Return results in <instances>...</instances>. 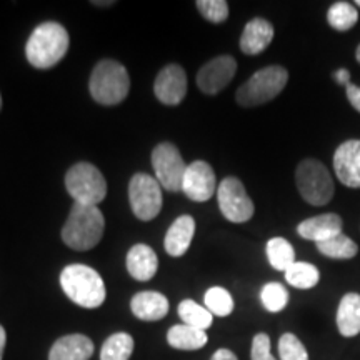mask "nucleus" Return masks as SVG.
Listing matches in <instances>:
<instances>
[{
    "mask_svg": "<svg viewBox=\"0 0 360 360\" xmlns=\"http://www.w3.org/2000/svg\"><path fill=\"white\" fill-rule=\"evenodd\" d=\"M69 32L58 22H44L35 27L25 45V56L35 69H51L69 51Z\"/></svg>",
    "mask_w": 360,
    "mask_h": 360,
    "instance_id": "obj_1",
    "label": "nucleus"
},
{
    "mask_svg": "<svg viewBox=\"0 0 360 360\" xmlns=\"http://www.w3.org/2000/svg\"><path fill=\"white\" fill-rule=\"evenodd\" d=\"M103 229H105V219L98 207L74 202L62 229V240L74 250H90L102 240Z\"/></svg>",
    "mask_w": 360,
    "mask_h": 360,
    "instance_id": "obj_2",
    "label": "nucleus"
},
{
    "mask_svg": "<svg viewBox=\"0 0 360 360\" xmlns=\"http://www.w3.org/2000/svg\"><path fill=\"white\" fill-rule=\"evenodd\" d=\"M60 285L72 302L80 307L97 309L105 300V283L89 265H67L60 274Z\"/></svg>",
    "mask_w": 360,
    "mask_h": 360,
    "instance_id": "obj_3",
    "label": "nucleus"
},
{
    "mask_svg": "<svg viewBox=\"0 0 360 360\" xmlns=\"http://www.w3.org/2000/svg\"><path fill=\"white\" fill-rule=\"evenodd\" d=\"M89 89L96 102L102 105H117L129 96V72L120 62L105 58L94 67Z\"/></svg>",
    "mask_w": 360,
    "mask_h": 360,
    "instance_id": "obj_4",
    "label": "nucleus"
},
{
    "mask_svg": "<svg viewBox=\"0 0 360 360\" xmlns=\"http://www.w3.org/2000/svg\"><path fill=\"white\" fill-rule=\"evenodd\" d=\"M289 72L281 65H269L255 72L238 87L236 101L242 107H257L274 101L285 89Z\"/></svg>",
    "mask_w": 360,
    "mask_h": 360,
    "instance_id": "obj_5",
    "label": "nucleus"
},
{
    "mask_svg": "<svg viewBox=\"0 0 360 360\" xmlns=\"http://www.w3.org/2000/svg\"><path fill=\"white\" fill-rule=\"evenodd\" d=\"M65 188L75 204L98 205L107 195V182L101 170L89 162H79L65 174Z\"/></svg>",
    "mask_w": 360,
    "mask_h": 360,
    "instance_id": "obj_6",
    "label": "nucleus"
},
{
    "mask_svg": "<svg viewBox=\"0 0 360 360\" xmlns=\"http://www.w3.org/2000/svg\"><path fill=\"white\" fill-rule=\"evenodd\" d=\"M295 184L302 199L310 205H326L332 200L335 192L334 180L322 162L305 159L299 164L295 172Z\"/></svg>",
    "mask_w": 360,
    "mask_h": 360,
    "instance_id": "obj_7",
    "label": "nucleus"
},
{
    "mask_svg": "<svg viewBox=\"0 0 360 360\" xmlns=\"http://www.w3.org/2000/svg\"><path fill=\"white\" fill-rule=\"evenodd\" d=\"M129 200L132 212L139 220L148 222L160 214L162 187L148 174H135L129 184Z\"/></svg>",
    "mask_w": 360,
    "mask_h": 360,
    "instance_id": "obj_8",
    "label": "nucleus"
},
{
    "mask_svg": "<svg viewBox=\"0 0 360 360\" xmlns=\"http://www.w3.org/2000/svg\"><path fill=\"white\" fill-rule=\"evenodd\" d=\"M152 167L155 170L157 182L169 192L182 191L187 165L179 148L170 142H162L152 152Z\"/></svg>",
    "mask_w": 360,
    "mask_h": 360,
    "instance_id": "obj_9",
    "label": "nucleus"
},
{
    "mask_svg": "<svg viewBox=\"0 0 360 360\" xmlns=\"http://www.w3.org/2000/svg\"><path fill=\"white\" fill-rule=\"evenodd\" d=\"M220 212L229 222L244 224L255 212L254 202L247 193L244 184L237 177H225L217 187Z\"/></svg>",
    "mask_w": 360,
    "mask_h": 360,
    "instance_id": "obj_10",
    "label": "nucleus"
},
{
    "mask_svg": "<svg viewBox=\"0 0 360 360\" xmlns=\"http://www.w3.org/2000/svg\"><path fill=\"white\" fill-rule=\"evenodd\" d=\"M237 62L231 56H220L209 60L197 74V85L207 96H215L232 82Z\"/></svg>",
    "mask_w": 360,
    "mask_h": 360,
    "instance_id": "obj_11",
    "label": "nucleus"
},
{
    "mask_svg": "<svg viewBox=\"0 0 360 360\" xmlns=\"http://www.w3.org/2000/svg\"><path fill=\"white\" fill-rule=\"evenodd\" d=\"M217 191V179L214 169L204 160H195L187 165L182 192L193 202H207Z\"/></svg>",
    "mask_w": 360,
    "mask_h": 360,
    "instance_id": "obj_12",
    "label": "nucleus"
},
{
    "mask_svg": "<svg viewBox=\"0 0 360 360\" xmlns=\"http://www.w3.org/2000/svg\"><path fill=\"white\" fill-rule=\"evenodd\" d=\"M155 97L165 105H179L187 94V74L177 64H169L159 72L154 82Z\"/></svg>",
    "mask_w": 360,
    "mask_h": 360,
    "instance_id": "obj_13",
    "label": "nucleus"
},
{
    "mask_svg": "<svg viewBox=\"0 0 360 360\" xmlns=\"http://www.w3.org/2000/svg\"><path fill=\"white\" fill-rule=\"evenodd\" d=\"M337 179L350 188H360V141L344 142L334 154Z\"/></svg>",
    "mask_w": 360,
    "mask_h": 360,
    "instance_id": "obj_14",
    "label": "nucleus"
},
{
    "mask_svg": "<svg viewBox=\"0 0 360 360\" xmlns=\"http://www.w3.org/2000/svg\"><path fill=\"white\" fill-rule=\"evenodd\" d=\"M342 227H344V224H342L340 215L322 214L302 220L297 225V233L300 237L307 238V240H314L315 244H319V242L339 236V233H342Z\"/></svg>",
    "mask_w": 360,
    "mask_h": 360,
    "instance_id": "obj_15",
    "label": "nucleus"
},
{
    "mask_svg": "<svg viewBox=\"0 0 360 360\" xmlns=\"http://www.w3.org/2000/svg\"><path fill=\"white\" fill-rule=\"evenodd\" d=\"M130 309H132L135 317L141 319V321L154 322L160 321V319H164L169 314V300L160 292H139V294L132 297Z\"/></svg>",
    "mask_w": 360,
    "mask_h": 360,
    "instance_id": "obj_16",
    "label": "nucleus"
},
{
    "mask_svg": "<svg viewBox=\"0 0 360 360\" xmlns=\"http://www.w3.org/2000/svg\"><path fill=\"white\" fill-rule=\"evenodd\" d=\"M274 39V25L265 19L247 22L240 37V51L245 56H257L269 47Z\"/></svg>",
    "mask_w": 360,
    "mask_h": 360,
    "instance_id": "obj_17",
    "label": "nucleus"
},
{
    "mask_svg": "<svg viewBox=\"0 0 360 360\" xmlns=\"http://www.w3.org/2000/svg\"><path fill=\"white\" fill-rule=\"evenodd\" d=\"M94 354V344L89 337L72 334L60 337L52 345L49 360H89Z\"/></svg>",
    "mask_w": 360,
    "mask_h": 360,
    "instance_id": "obj_18",
    "label": "nucleus"
},
{
    "mask_svg": "<svg viewBox=\"0 0 360 360\" xmlns=\"http://www.w3.org/2000/svg\"><path fill=\"white\" fill-rule=\"evenodd\" d=\"M195 233V220L191 215H182L170 225V229L165 233L164 247L165 252L172 257H182L191 247V242Z\"/></svg>",
    "mask_w": 360,
    "mask_h": 360,
    "instance_id": "obj_19",
    "label": "nucleus"
},
{
    "mask_svg": "<svg viewBox=\"0 0 360 360\" xmlns=\"http://www.w3.org/2000/svg\"><path fill=\"white\" fill-rule=\"evenodd\" d=\"M157 269H159V259H157V254L152 250V247L137 244L129 250L127 270L135 281H150L157 274Z\"/></svg>",
    "mask_w": 360,
    "mask_h": 360,
    "instance_id": "obj_20",
    "label": "nucleus"
},
{
    "mask_svg": "<svg viewBox=\"0 0 360 360\" xmlns=\"http://www.w3.org/2000/svg\"><path fill=\"white\" fill-rule=\"evenodd\" d=\"M337 327L344 337H355L360 332V295L355 292L342 297L337 309Z\"/></svg>",
    "mask_w": 360,
    "mask_h": 360,
    "instance_id": "obj_21",
    "label": "nucleus"
},
{
    "mask_svg": "<svg viewBox=\"0 0 360 360\" xmlns=\"http://www.w3.org/2000/svg\"><path fill=\"white\" fill-rule=\"evenodd\" d=\"M167 342L169 345L179 350H199L207 344V334L200 328L180 323L169 328Z\"/></svg>",
    "mask_w": 360,
    "mask_h": 360,
    "instance_id": "obj_22",
    "label": "nucleus"
},
{
    "mask_svg": "<svg viewBox=\"0 0 360 360\" xmlns=\"http://www.w3.org/2000/svg\"><path fill=\"white\" fill-rule=\"evenodd\" d=\"M317 249L322 255H326L328 259H337V260H347L357 255L359 247L352 238L345 236V233H339V236L328 238V240L319 242Z\"/></svg>",
    "mask_w": 360,
    "mask_h": 360,
    "instance_id": "obj_23",
    "label": "nucleus"
},
{
    "mask_svg": "<svg viewBox=\"0 0 360 360\" xmlns=\"http://www.w3.org/2000/svg\"><path fill=\"white\" fill-rule=\"evenodd\" d=\"M267 259L276 270L285 272L290 265L295 264V250L289 240L282 237H274L267 242Z\"/></svg>",
    "mask_w": 360,
    "mask_h": 360,
    "instance_id": "obj_24",
    "label": "nucleus"
},
{
    "mask_svg": "<svg viewBox=\"0 0 360 360\" xmlns=\"http://www.w3.org/2000/svg\"><path fill=\"white\" fill-rule=\"evenodd\" d=\"M285 281L295 289H312L321 281V272L309 262H295L285 270Z\"/></svg>",
    "mask_w": 360,
    "mask_h": 360,
    "instance_id": "obj_25",
    "label": "nucleus"
},
{
    "mask_svg": "<svg viewBox=\"0 0 360 360\" xmlns=\"http://www.w3.org/2000/svg\"><path fill=\"white\" fill-rule=\"evenodd\" d=\"M359 12L350 2H335L328 7L327 22L337 32H347L357 24Z\"/></svg>",
    "mask_w": 360,
    "mask_h": 360,
    "instance_id": "obj_26",
    "label": "nucleus"
},
{
    "mask_svg": "<svg viewBox=\"0 0 360 360\" xmlns=\"http://www.w3.org/2000/svg\"><path fill=\"white\" fill-rule=\"evenodd\" d=\"M134 352L132 335L119 332L110 335L102 345L101 360H129Z\"/></svg>",
    "mask_w": 360,
    "mask_h": 360,
    "instance_id": "obj_27",
    "label": "nucleus"
},
{
    "mask_svg": "<svg viewBox=\"0 0 360 360\" xmlns=\"http://www.w3.org/2000/svg\"><path fill=\"white\" fill-rule=\"evenodd\" d=\"M179 317L182 319V323L200 328V330L209 328L214 321V315L209 310L188 299L179 304Z\"/></svg>",
    "mask_w": 360,
    "mask_h": 360,
    "instance_id": "obj_28",
    "label": "nucleus"
},
{
    "mask_svg": "<svg viewBox=\"0 0 360 360\" xmlns=\"http://www.w3.org/2000/svg\"><path fill=\"white\" fill-rule=\"evenodd\" d=\"M205 309L212 315L227 317L233 310V299L231 292L222 287H212L205 292Z\"/></svg>",
    "mask_w": 360,
    "mask_h": 360,
    "instance_id": "obj_29",
    "label": "nucleus"
},
{
    "mask_svg": "<svg viewBox=\"0 0 360 360\" xmlns=\"http://www.w3.org/2000/svg\"><path fill=\"white\" fill-rule=\"evenodd\" d=\"M260 300H262V305L269 312H281L289 304V292L282 283L270 282L260 292Z\"/></svg>",
    "mask_w": 360,
    "mask_h": 360,
    "instance_id": "obj_30",
    "label": "nucleus"
},
{
    "mask_svg": "<svg viewBox=\"0 0 360 360\" xmlns=\"http://www.w3.org/2000/svg\"><path fill=\"white\" fill-rule=\"evenodd\" d=\"M278 355H281V360H309L307 349L304 347L299 337L290 332L283 334L278 340Z\"/></svg>",
    "mask_w": 360,
    "mask_h": 360,
    "instance_id": "obj_31",
    "label": "nucleus"
},
{
    "mask_svg": "<svg viewBox=\"0 0 360 360\" xmlns=\"http://www.w3.org/2000/svg\"><path fill=\"white\" fill-rule=\"evenodd\" d=\"M199 12L212 24H222L229 17V4L225 0H199L195 2Z\"/></svg>",
    "mask_w": 360,
    "mask_h": 360,
    "instance_id": "obj_32",
    "label": "nucleus"
},
{
    "mask_svg": "<svg viewBox=\"0 0 360 360\" xmlns=\"http://www.w3.org/2000/svg\"><path fill=\"white\" fill-rule=\"evenodd\" d=\"M252 360H277L270 354V339L267 334H257L252 340V350H250Z\"/></svg>",
    "mask_w": 360,
    "mask_h": 360,
    "instance_id": "obj_33",
    "label": "nucleus"
},
{
    "mask_svg": "<svg viewBox=\"0 0 360 360\" xmlns=\"http://www.w3.org/2000/svg\"><path fill=\"white\" fill-rule=\"evenodd\" d=\"M345 89H347L349 102L352 103V107L355 110L360 112V87H357V85H354L352 82H350Z\"/></svg>",
    "mask_w": 360,
    "mask_h": 360,
    "instance_id": "obj_34",
    "label": "nucleus"
},
{
    "mask_svg": "<svg viewBox=\"0 0 360 360\" xmlns=\"http://www.w3.org/2000/svg\"><path fill=\"white\" fill-rule=\"evenodd\" d=\"M332 75H334L335 82L340 84V85H344V87H347V85L350 84V72H349L347 69H339V70H335Z\"/></svg>",
    "mask_w": 360,
    "mask_h": 360,
    "instance_id": "obj_35",
    "label": "nucleus"
},
{
    "mask_svg": "<svg viewBox=\"0 0 360 360\" xmlns=\"http://www.w3.org/2000/svg\"><path fill=\"white\" fill-rule=\"evenodd\" d=\"M212 360H238L236 354L231 352L229 349H219L217 352L212 355Z\"/></svg>",
    "mask_w": 360,
    "mask_h": 360,
    "instance_id": "obj_36",
    "label": "nucleus"
},
{
    "mask_svg": "<svg viewBox=\"0 0 360 360\" xmlns=\"http://www.w3.org/2000/svg\"><path fill=\"white\" fill-rule=\"evenodd\" d=\"M6 342H7L6 328L0 326V360H2V357H4V350H6Z\"/></svg>",
    "mask_w": 360,
    "mask_h": 360,
    "instance_id": "obj_37",
    "label": "nucleus"
},
{
    "mask_svg": "<svg viewBox=\"0 0 360 360\" xmlns=\"http://www.w3.org/2000/svg\"><path fill=\"white\" fill-rule=\"evenodd\" d=\"M94 4V6H102V7H105V6H112V4H114V2H112V0H110V2H92Z\"/></svg>",
    "mask_w": 360,
    "mask_h": 360,
    "instance_id": "obj_38",
    "label": "nucleus"
},
{
    "mask_svg": "<svg viewBox=\"0 0 360 360\" xmlns=\"http://www.w3.org/2000/svg\"><path fill=\"white\" fill-rule=\"evenodd\" d=\"M355 57H357V60H359V64H360V45L357 47V51H355Z\"/></svg>",
    "mask_w": 360,
    "mask_h": 360,
    "instance_id": "obj_39",
    "label": "nucleus"
},
{
    "mask_svg": "<svg viewBox=\"0 0 360 360\" xmlns=\"http://www.w3.org/2000/svg\"><path fill=\"white\" fill-rule=\"evenodd\" d=\"M0 109H2V96H0Z\"/></svg>",
    "mask_w": 360,
    "mask_h": 360,
    "instance_id": "obj_40",
    "label": "nucleus"
},
{
    "mask_svg": "<svg viewBox=\"0 0 360 360\" xmlns=\"http://www.w3.org/2000/svg\"><path fill=\"white\" fill-rule=\"evenodd\" d=\"M355 6H357V7H360V0H357V2H355Z\"/></svg>",
    "mask_w": 360,
    "mask_h": 360,
    "instance_id": "obj_41",
    "label": "nucleus"
}]
</instances>
